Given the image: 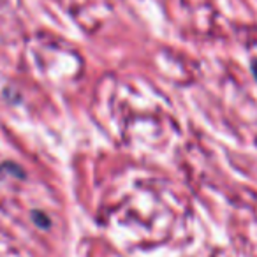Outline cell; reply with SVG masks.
I'll use <instances>...</instances> for the list:
<instances>
[{
  "mask_svg": "<svg viewBox=\"0 0 257 257\" xmlns=\"http://www.w3.org/2000/svg\"><path fill=\"white\" fill-rule=\"evenodd\" d=\"M252 71H253V74H255V78H257V62H253V65H252Z\"/></svg>",
  "mask_w": 257,
  "mask_h": 257,
  "instance_id": "6da1fadb",
  "label": "cell"
}]
</instances>
